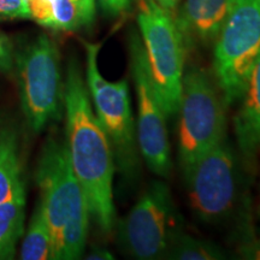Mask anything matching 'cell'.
Segmentation results:
<instances>
[{
    "mask_svg": "<svg viewBox=\"0 0 260 260\" xmlns=\"http://www.w3.org/2000/svg\"><path fill=\"white\" fill-rule=\"evenodd\" d=\"M67 149L71 167L88 201L90 216L102 232L116 224L113 176L116 161L110 139L94 112L86 81L73 60L64 84Z\"/></svg>",
    "mask_w": 260,
    "mask_h": 260,
    "instance_id": "cell-1",
    "label": "cell"
},
{
    "mask_svg": "<svg viewBox=\"0 0 260 260\" xmlns=\"http://www.w3.org/2000/svg\"><path fill=\"white\" fill-rule=\"evenodd\" d=\"M37 181L52 236L53 259L73 260L86 248L90 211L71 167L67 145L51 139L44 146Z\"/></svg>",
    "mask_w": 260,
    "mask_h": 260,
    "instance_id": "cell-2",
    "label": "cell"
},
{
    "mask_svg": "<svg viewBox=\"0 0 260 260\" xmlns=\"http://www.w3.org/2000/svg\"><path fill=\"white\" fill-rule=\"evenodd\" d=\"M226 103L213 73L193 67L184 71L178 106V160L183 174L225 140Z\"/></svg>",
    "mask_w": 260,
    "mask_h": 260,
    "instance_id": "cell-3",
    "label": "cell"
},
{
    "mask_svg": "<svg viewBox=\"0 0 260 260\" xmlns=\"http://www.w3.org/2000/svg\"><path fill=\"white\" fill-rule=\"evenodd\" d=\"M83 45L86 48V84L94 112L111 142L116 167L126 181H134L140 174L141 154L129 84L125 80L107 81L100 73L98 67L100 44L84 41Z\"/></svg>",
    "mask_w": 260,
    "mask_h": 260,
    "instance_id": "cell-4",
    "label": "cell"
},
{
    "mask_svg": "<svg viewBox=\"0 0 260 260\" xmlns=\"http://www.w3.org/2000/svg\"><path fill=\"white\" fill-rule=\"evenodd\" d=\"M138 24L155 93L167 117L181 103L186 45L174 15L153 0H139Z\"/></svg>",
    "mask_w": 260,
    "mask_h": 260,
    "instance_id": "cell-5",
    "label": "cell"
},
{
    "mask_svg": "<svg viewBox=\"0 0 260 260\" xmlns=\"http://www.w3.org/2000/svg\"><path fill=\"white\" fill-rule=\"evenodd\" d=\"M259 54L260 0H234L213 53V75L228 106L241 96Z\"/></svg>",
    "mask_w": 260,
    "mask_h": 260,
    "instance_id": "cell-6",
    "label": "cell"
},
{
    "mask_svg": "<svg viewBox=\"0 0 260 260\" xmlns=\"http://www.w3.org/2000/svg\"><path fill=\"white\" fill-rule=\"evenodd\" d=\"M22 110L34 133L60 118L64 104L60 56L57 45L42 34L17 57Z\"/></svg>",
    "mask_w": 260,
    "mask_h": 260,
    "instance_id": "cell-7",
    "label": "cell"
},
{
    "mask_svg": "<svg viewBox=\"0 0 260 260\" xmlns=\"http://www.w3.org/2000/svg\"><path fill=\"white\" fill-rule=\"evenodd\" d=\"M180 230L170 189L164 182L154 181L119 224V239L136 259H165L171 239Z\"/></svg>",
    "mask_w": 260,
    "mask_h": 260,
    "instance_id": "cell-8",
    "label": "cell"
},
{
    "mask_svg": "<svg viewBox=\"0 0 260 260\" xmlns=\"http://www.w3.org/2000/svg\"><path fill=\"white\" fill-rule=\"evenodd\" d=\"M129 67L138 99L136 135L140 154L154 175L168 177L172 161L167 115L152 83L141 38L135 31L129 38Z\"/></svg>",
    "mask_w": 260,
    "mask_h": 260,
    "instance_id": "cell-9",
    "label": "cell"
},
{
    "mask_svg": "<svg viewBox=\"0 0 260 260\" xmlns=\"http://www.w3.org/2000/svg\"><path fill=\"white\" fill-rule=\"evenodd\" d=\"M184 177L191 210L200 220L216 224L233 213L239 177L235 155L225 140L204 154Z\"/></svg>",
    "mask_w": 260,
    "mask_h": 260,
    "instance_id": "cell-10",
    "label": "cell"
},
{
    "mask_svg": "<svg viewBox=\"0 0 260 260\" xmlns=\"http://www.w3.org/2000/svg\"><path fill=\"white\" fill-rule=\"evenodd\" d=\"M234 0H181L174 17L186 47L216 42Z\"/></svg>",
    "mask_w": 260,
    "mask_h": 260,
    "instance_id": "cell-11",
    "label": "cell"
},
{
    "mask_svg": "<svg viewBox=\"0 0 260 260\" xmlns=\"http://www.w3.org/2000/svg\"><path fill=\"white\" fill-rule=\"evenodd\" d=\"M237 102L234 118L236 142L245 161L253 164L260 149V54Z\"/></svg>",
    "mask_w": 260,
    "mask_h": 260,
    "instance_id": "cell-12",
    "label": "cell"
},
{
    "mask_svg": "<svg viewBox=\"0 0 260 260\" xmlns=\"http://www.w3.org/2000/svg\"><path fill=\"white\" fill-rule=\"evenodd\" d=\"M32 19L58 31H74L82 25L77 0H28Z\"/></svg>",
    "mask_w": 260,
    "mask_h": 260,
    "instance_id": "cell-13",
    "label": "cell"
},
{
    "mask_svg": "<svg viewBox=\"0 0 260 260\" xmlns=\"http://www.w3.org/2000/svg\"><path fill=\"white\" fill-rule=\"evenodd\" d=\"M24 189L17 138L14 130L0 124V203Z\"/></svg>",
    "mask_w": 260,
    "mask_h": 260,
    "instance_id": "cell-14",
    "label": "cell"
},
{
    "mask_svg": "<svg viewBox=\"0 0 260 260\" xmlns=\"http://www.w3.org/2000/svg\"><path fill=\"white\" fill-rule=\"evenodd\" d=\"M25 219V190L0 203V259H12Z\"/></svg>",
    "mask_w": 260,
    "mask_h": 260,
    "instance_id": "cell-15",
    "label": "cell"
},
{
    "mask_svg": "<svg viewBox=\"0 0 260 260\" xmlns=\"http://www.w3.org/2000/svg\"><path fill=\"white\" fill-rule=\"evenodd\" d=\"M21 259L46 260L52 256V236L41 201L32 213L21 249Z\"/></svg>",
    "mask_w": 260,
    "mask_h": 260,
    "instance_id": "cell-16",
    "label": "cell"
},
{
    "mask_svg": "<svg viewBox=\"0 0 260 260\" xmlns=\"http://www.w3.org/2000/svg\"><path fill=\"white\" fill-rule=\"evenodd\" d=\"M225 258V252L218 245L197 239L182 230L172 237L165 254V259L172 260H223Z\"/></svg>",
    "mask_w": 260,
    "mask_h": 260,
    "instance_id": "cell-17",
    "label": "cell"
},
{
    "mask_svg": "<svg viewBox=\"0 0 260 260\" xmlns=\"http://www.w3.org/2000/svg\"><path fill=\"white\" fill-rule=\"evenodd\" d=\"M0 18H31L28 0H0Z\"/></svg>",
    "mask_w": 260,
    "mask_h": 260,
    "instance_id": "cell-18",
    "label": "cell"
},
{
    "mask_svg": "<svg viewBox=\"0 0 260 260\" xmlns=\"http://www.w3.org/2000/svg\"><path fill=\"white\" fill-rule=\"evenodd\" d=\"M103 12L110 17H118L132 9L133 0H96Z\"/></svg>",
    "mask_w": 260,
    "mask_h": 260,
    "instance_id": "cell-19",
    "label": "cell"
},
{
    "mask_svg": "<svg viewBox=\"0 0 260 260\" xmlns=\"http://www.w3.org/2000/svg\"><path fill=\"white\" fill-rule=\"evenodd\" d=\"M12 64H14L12 46L6 35L0 31V69L4 71L11 70Z\"/></svg>",
    "mask_w": 260,
    "mask_h": 260,
    "instance_id": "cell-20",
    "label": "cell"
},
{
    "mask_svg": "<svg viewBox=\"0 0 260 260\" xmlns=\"http://www.w3.org/2000/svg\"><path fill=\"white\" fill-rule=\"evenodd\" d=\"M240 258L247 260H260V239L241 243L237 248Z\"/></svg>",
    "mask_w": 260,
    "mask_h": 260,
    "instance_id": "cell-21",
    "label": "cell"
},
{
    "mask_svg": "<svg viewBox=\"0 0 260 260\" xmlns=\"http://www.w3.org/2000/svg\"><path fill=\"white\" fill-rule=\"evenodd\" d=\"M82 18V25L89 27L95 17V0H77Z\"/></svg>",
    "mask_w": 260,
    "mask_h": 260,
    "instance_id": "cell-22",
    "label": "cell"
},
{
    "mask_svg": "<svg viewBox=\"0 0 260 260\" xmlns=\"http://www.w3.org/2000/svg\"><path fill=\"white\" fill-rule=\"evenodd\" d=\"M87 259H90V260H112V259H115V256L112 255L111 252L107 251V249L95 248L89 253L88 256H87Z\"/></svg>",
    "mask_w": 260,
    "mask_h": 260,
    "instance_id": "cell-23",
    "label": "cell"
},
{
    "mask_svg": "<svg viewBox=\"0 0 260 260\" xmlns=\"http://www.w3.org/2000/svg\"><path fill=\"white\" fill-rule=\"evenodd\" d=\"M153 2H155L158 5H160L162 9H165L167 11L170 12V14L174 15L178 4L181 3V0H153Z\"/></svg>",
    "mask_w": 260,
    "mask_h": 260,
    "instance_id": "cell-24",
    "label": "cell"
}]
</instances>
